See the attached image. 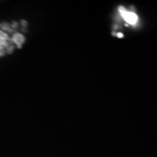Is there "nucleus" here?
<instances>
[{"mask_svg": "<svg viewBox=\"0 0 157 157\" xmlns=\"http://www.w3.org/2000/svg\"><path fill=\"white\" fill-rule=\"evenodd\" d=\"M119 11L120 14L121 15V17H123V19L126 22L132 25H135L137 22H138V17L135 14V12L133 11H128L127 10H125L123 7H120L119 8Z\"/></svg>", "mask_w": 157, "mask_h": 157, "instance_id": "obj_1", "label": "nucleus"}, {"mask_svg": "<svg viewBox=\"0 0 157 157\" xmlns=\"http://www.w3.org/2000/svg\"><path fill=\"white\" fill-rule=\"evenodd\" d=\"M117 36H118V37H120V38H121V37H123V34L118 33V34H117Z\"/></svg>", "mask_w": 157, "mask_h": 157, "instance_id": "obj_3", "label": "nucleus"}, {"mask_svg": "<svg viewBox=\"0 0 157 157\" xmlns=\"http://www.w3.org/2000/svg\"><path fill=\"white\" fill-rule=\"evenodd\" d=\"M13 40H14V42H15V43H16L17 45H21L25 39H24V37H23L21 34L17 33V34H16L15 36H14Z\"/></svg>", "mask_w": 157, "mask_h": 157, "instance_id": "obj_2", "label": "nucleus"}]
</instances>
